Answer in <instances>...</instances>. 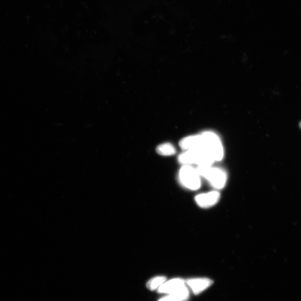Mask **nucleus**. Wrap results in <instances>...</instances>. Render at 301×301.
I'll return each mask as SVG.
<instances>
[{
  "label": "nucleus",
  "mask_w": 301,
  "mask_h": 301,
  "mask_svg": "<svg viewBox=\"0 0 301 301\" xmlns=\"http://www.w3.org/2000/svg\"><path fill=\"white\" fill-rule=\"evenodd\" d=\"M185 283L194 294L198 295L210 287L214 282L209 278H196L187 279Z\"/></svg>",
  "instance_id": "39448f33"
},
{
  "label": "nucleus",
  "mask_w": 301,
  "mask_h": 301,
  "mask_svg": "<svg viewBox=\"0 0 301 301\" xmlns=\"http://www.w3.org/2000/svg\"><path fill=\"white\" fill-rule=\"evenodd\" d=\"M299 126H300V128H301V122H300V124H299Z\"/></svg>",
  "instance_id": "9b49d317"
},
{
  "label": "nucleus",
  "mask_w": 301,
  "mask_h": 301,
  "mask_svg": "<svg viewBox=\"0 0 301 301\" xmlns=\"http://www.w3.org/2000/svg\"><path fill=\"white\" fill-rule=\"evenodd\" d=\"M180 183L187 189L195 191L200 189L201 176L196 169L191 165H183L179 171Z\"/></svg>",
  "instance_id": "7ed1b4c3"
},
{
  "label": "nucleus",
  "mask_w": 301,
  "mask_h": 301,
  "mask_svg": "<svg viewBox=\"0 0 301 301\" xmlns=\"http://www.w3.org/2000/svg\"><path fill=\"white\" fill-rule=\"evenodd\" d=\"M166 281H167V277L165 276L155 277L147 282V287L150 290H154L159 289Z\"/></svg>",
  "instance_id": "9d476101"
},
{
  "label": "nucleus",
  "mask_w": 301,
  "mask_h": 301,
  "mask_svg": "<svg viewBox=\"0 0 301 301\" xmlns=\"http://www.w3.org/2000/svg\"><path fill=\"white\" fill-rule=\"evenodd\" d=\"M201 145V138L200 135H194L184 138L180 142V146L185 150L199 148Z\"/></svg>",
  "instance_id": "0eeeda50"
},
{
  "label": "nucleus",
  "mask_w": 301,
  "mask_h": 301,
  "mask_svg": "<svg viewBox=\"0 0 301 301\" xmlns=\"http://www.w3.org/2000/svg\"><path fill=\"white\" fill-rule=\"evenodd\" d=\"M200 136L201 145L200 148L209 155L214 163L220 162L224 157V148L219 136L211 131L204 132Z\"/></svg>",
  "instance_id": "f257e3e1"
},
{
  "label": "nucleus",
  "mask_w": 301,
  "mask_h": 301,
  "mask_svg": "<svg viewBox=\"0 0 301 301\" xmlns=\"http://www.w3.org/2000/svg\"><path fill=\"white\" fill-rule=\"evenodd\" d=\"M220 198L219 191H212L207 193H202L195 196V200L197 205L202 208H208L216 205Z\"/></svg>",
  "instance_id": "20e7f679"
},
{
  "label": "nucleus",
  "mask_w": 301,
  "mask_h": 301,
  "mask_svg": "<svg viewBox=\"0 0 301 301\" xmlns=\"http://www.w3.org/2000/svg\"><path fill=\"white\" fill-rule=\"evenodd\" d=\"M196 170L201 177L205 178L215 189L220 190L224 188L227 181L225 170L212 167L211 165L198 166Z\"/></svg>",
  "instance_id": "f03ea898"
},
{
  "label": "nucleus",
  "mask_w": 301,
  "mask_h": 301,
  "mask_svg": "<svg viewBox=\"0 0 301 301\" xmlns=\"http://www.w3.org/2000/svg\"><path fill=\"white\" fill-rule=\"evenodd\" d=\"M157 153L164 157H170L174 155L176 153L175 147L173 145L170 143H165L159 145L157 148Z\"/></svg>",
  "instance_id": "1a4fd4ad"
},
{
  "label": "nucleus",
  "mask_w": 301,
  "mask_h": 301,
  "mask_svg": "<svg viewBox=\"0 0 301 301\" xmlns=\"http://www.w3.org/2000/svg\"><path fill=\"white\" fill-rule=\"evenodd\" d=\"M186 285L185 281L182 278H176L166 281L158 289L160 293L172 294L179 291V290Z\"/></svg>",
  "instance_id": "423d86ee"
},
{
  "label": "nucleus",
  "mask_w": 301,
  "mask_h": 301,
  "mask_svg": "<svg viewBox=\"0 0 301 301\" xmlns=\"http://www.w3.org/2000/svg\"><path fill=\"white\" fill-rule=\"evenodd\" d=\"M189 290L186 285L185 287L180 289L179 292L172 294H168L158 301H186L189 299Z\"/></svg>",
  "instance_id": "6e6552de"
}]
</instances>
